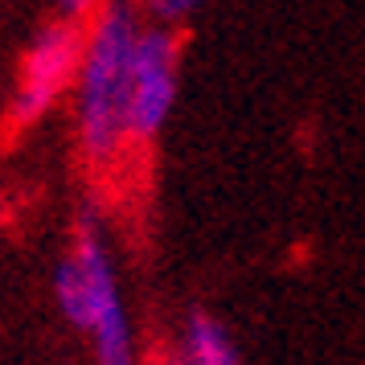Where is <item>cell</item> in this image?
Returning a JSON list of instances; mask_svg holds the SVG:
<instances>
[{
    "mask_svg": "<svg viewBox=\"0 0 365 365\" xmlns=\"http://www.w3.org/2000/svg\"><path fill=\"white\" fill-rule=\"evenodd\" d=\"M135 46H140V34H135L132 13L123 4H111L91 37V50L83 62V103H78L83 144L95 160L111 156L119 135L128 132Z\"/></svg>",
    "mask_w": 365,
    "mask_h": 365,
    "instance_id": "cell-1",
    "label": "cell"
},
{
    "mask_svg": "<svg viewBox=\"0 0 365 365\" xmlns=\"http://www.w3.org/2000/svg\"><path fill=\"white\" fill-rule=\"evenodd\" d=\"M58 299L70 324H78L95 336L99 365H135L132 361V336H128V316L119 304L115 271L95 230L86 226L78 238L74 259L58 267Z\"/></svg>",
    "mask_w": 365,
    "mask_h": 365,
    "instance_id": "cell-2",
    "label": "cell"
},
{
    "mask_svg": "<svg viewBox=\"0 0 365 365\" xmlns=\"http://www.w3.org/2000/svg\"><path fill=\"white\" fill-rule=\"evenodd\" d=\"M177 53L168 34L152 29L140 34L135 46V66H132V103H128V135H152L165 123L173 95H177Z\"/></svg>",
    "mask_w": 365,
    "mask_h": 365,
    "instance_id": "cell-3",
    "label": "cell"
},
{
    "mask_svg": "<svg viewBox=\"0 0 365 365\" xmlns=\"http://www.w3.org/2000/svg\"><path fill=\"white\" fill-rule=\"evenodd\" d=\"M74 66H78V29H70V25L46 29L41 41L34 46V53H29V62H25V86H21V99H17V123H29L66 86Z\"/></svg>",
    "mask_w": 365,
    "mask_h": 365,
    "instance_id": "cell-4",
    "label": "cell"
},
{
    "mask_svg": "<svg viewBox=\"0 0 365 365\" xmlns=\"http://www.w3.org/2000/svg\"><path fill=\"white\" fill-rule=\"evenodd\" d=\"M185 357H189V365H238L234 345L226 341V332L217 329L210 316H193V320H189Z\"/></svg>",
    "mask_w": 365,
    "mask_h": 365,
    "instance_id": "cell-5",
    "label": "cell"
},
{
    "mask_svg": "<svg viewBox=\"0 0 365 365\" xmlns=\"http://www.w3.org/2000/svg\"><path fill=\"white\" fill-rule=\"evenodd\" d=\"M152 4H156L165 17H181V13H189V9H193V0H152Z\"/></svg>",
    "mask_w": 365,
    "mask_h": 365,
    "instance_id": "cell-6",
    "label": "cell"
},
{
    "mask_svg": "<svg viewBox=\"0 0 365 365\" xmlns=\"http://www.w3.org/2000/svg\"><path fill=\"white\" fill-rule=\"evenodd\" d=\"M62 4H66V9H83L86 0H62Z\"/></svg>",
    "mask_w": 365,
    "mask_h": 365,
    "instance_id": "cell-7",
    "label": "cell"
}]
</instances>
